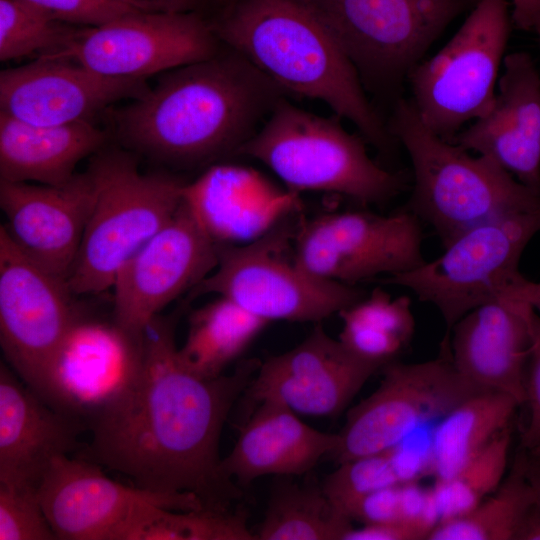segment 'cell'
Here are the masks:
<instances>
[{
  "label": "cell",
  "mask_w": 540,
  "mask_h": 540,
  "mask_svg": "<svg viewBox=\"0 0 540 540\" xmlns=\"http://www.w3.org/2000/svg\"><path fill=\"white\" fill-rule=\"evenodd\" d=\"M97 463L69 455L56 458L38 487L44 513L61 540H121L147 505L189 511L204 507L192 494L131 487L105 475Z\"/></svg>",
  "instance_id": "2e32d148"
},
{
  "label": "cell",
  "mask_w": 540,
  "mask_h": 540,
  "mask_svg": "<svg viewBox=\"0 0 540 540\" xmlns=\"http://www.w3.org/2000/svg\"><path fill=\"white\" fill-rule=\"evenodd\" d=\"M524 474L530 484L535 504L540 508V448L525 450L520 448Z\"/></svg>",
  "instance_id": "60d3db41"
},
{
  "label": "cell",
  "mask_w": 540,
  "mask_h": 540,
  "mask_svg": "<svg viewBox=\"0 0 540 540\" xmlns=\"http://www.w3.org/2000/svg\"><path fill=\"white\" fill-rule=\"evenodd\" d=\"M511 23L507 0H479L448 43L409 73L410 101L440 138L452 141L492 108Z\"/></svg>",
  "instance_id": "9c48e42d"
},
{
  "label": "cell",
  "mask_w": 540,
  "mask_h": 540,
  "mask_svg": "<svg viewBox=\"0 0 540 540\" xmlns=\"http://www.w3.org/2000/svg\"><path fill=\"white\" fill-rule=\"evenodd\" d=\"M121 540H257L244 510L201 508L171 510L145 506L130 522Z\"/></svg>",
  "instance_id": "1f68e13d"
},
{
  "label": "cell",
  "mask_w": 540,
  "mask_h": 540,
  "mask_svg": "<svg viewBox=\"0 0 540 540\" xmlns=\"http://www.w3.org/2000/svg\"><path fill=\"white\" fill-rule=\"evenodd\" d=\"M168 12H197L206 0H147Z\"/></svg>",
  "instance_id": "ee69618b"
},
{
  "label": "cell",
  "mask_w": 540,
  "mask_h": 540,
  "mask_svg": "<svg viewBox=\"0 0 540 540\" xmlns=\"http://www.w3.org/2000/svg\"><path fill=\"white\" fill-rule=\"evenodd\" d=\"M352 520L322 486L281 482L271 492L257 540H343Z\"/></svg>",
  "instance_id": "f546056e"
},
{
  "label": "cell",
  "mask_w": 540,
  "mask_h": 540,
  "mask_svg": "<svg viewBox=\"0 0 540 540\" xmlns=\"http://www.w3.org/2000/svg\"><path fill=\"white\" fill-rule=\"evenodd\" d=\"M268 323L219 296L190 313L185 341L178 348L179 362L199 378H216Z\"/></svg>",
  "instance_id": "83f0119b"
},
{
  "label": "cell",
  "mask_w": 540,
  "mask_h": 540,
  "mask_svg": "<svg viewBox=\"0 0 540 540\" xmlns=\"http://www.w3.org/2000/svg\"><path fill=\"white\" fill-rule=\"evenodd\" d=\"M388 129L412 165L413 188L404 208L431 226L443 247L477 225L540 205L539 191L494 160L471 156L430 131L411 101H398Z\"/></svg>",
  "instance_id": "277c9868"
},
{
  "label": "cell",
  "mask_w": 540,
  "mask_h": 540,
  "mask_svg": "<svg viewBox=\"0 0 540 540\" xmlns=\"http://www.w3.org/2000/svg\"><path fill=\"white\" fill-rule=\"evenodd\" d=\"M528 304L540 314V282H533L528 294Z\"/></svg>",
  "instance_id": "f6af8a7d"
},
{
  "label": "cell",
  "mask_w": 540,
  "mask_h": 540,
  "mask_svg": "<svg viewBox=\"0 0 540 540\" xmlns=\"http://www.w3.org/2000/svg\"><path fill=\"white\" fill-rule=\"evenodd\" d=\"M285 94L228 48L164 72L145 95L107 113L125 149L171 167L196 168L237 155Z\"/></svg>",
  "instance_id": "7a4b0ae2"
},
{
  "label": "cell",
  "mask_w": 540,
  "mask_h": 540,
  "mask_svg": "<svg viewBox=\"0 0 540 540\" xmlns=\"http://www.w3.org/2000/svg\"><path fill=\"white\" fill-rule=\"evenodd\" d=\"M38 489L0 484V540H56Z\"/></svg>",
  "instance_id": "d590c367"
},
{
  "label": "cell",
  "mask_w": 540,
  "mask_h": 540,
  "mask_svg": "<svg viewBox=\"0 0 540 540\" xmlns=\"http://www.w3.org/2000/svg\"><path fill=\"white\" fill-rule=\"evenodd\" d=\"M502 68L492 108L451 142L540 192V72L526 52L505 55Z\"/></svg>",
  "instance_id": "44dd1931"
},
{
  "label": "cell",
  "mask_w": 540,
  "mask_h": 540,
  "mask_svg": "<svg viewBox=\"0 0 540 540\" xmlns=\"http://www.w3.org/2000/svg\"><path fill=\"white\" fill-rule=\"evenodd\" d=\"M96 194L89 165L57 186L0 180L1 225L28 258L67 282Z\"/></svg>",
  "instance_id": "ac0fdd59"
},
{
  "label": "cell",
  "mask_w": 540,
  "mask_h": 540,
  "mask_svg": "<svg viewBox=\"0 0 540 540\" xmlns=\"http://www.w3.org/2000/svg\"><path fill=\"white\" fill-rule=\"evenodd\" d=\"M77 27L25 0H0V60L52 54L66 44Z\"/></svg>",
  "instance_id": "836d02e7"
},
{
  "label": "cell",
  "mask_w": 540,
  "mask_h": 540,
  "mask_svg": "<svg viewBox=\"0 0 540 540\" xmlns=\"http://www.w3.org/2000/svg\"><path fill=\"white\" fill-rule=\"evenodd\" d=\"M107 133L91 121L34 125L0 112V180L62 185L79 162L106 143Z\"/></svg>",
  "instance_id": "484cf974"
},
{
  "label": "cell",
  "mask_w": 540,
  "mask_h": 540,
  "mask_svg": "<svg viewBox=\"0 0 540 540\" xmlns=\"http://www.w3.org/2000/svg\"><path fill=\"white\" fill-rule=\"evenodd\" d=\"M89 166L97 194L67 279L75 296L112 288L120 268L175 214L187 183L165 172H141L136 154L125 148L103 147Z\"/></svg>",
  "instance_id": "8992f818"
},
{
  "label": "cell",
  "mask_w": 540,
  "mask_h": 540,
  "mask_svg": "<svg viewBox=\"0 0 540 540\" xmlns=\"http://www.w3.org/2000/svg\"><path fill=\"white\" fill-rule=\"evenodd\" d=\"M298 194L278 189L258 171L213 164L186 183L185 202L218 244L249 243L284 216L300 209Z\"/></svg>",
  "instance_id": "cb8c5ba5"
},
{
  "label": "cell",
  "mask_w": 540,
  "mask_h": 540,
  "mask_svg": "<svg viewBox=\"0 0 540 540\" xmlns=\"http://www.w3.org/2000/svg\"><path fill=\"white\" fill-rule=\"evenodd\" d=\"M379 387L350 409L331 458L337 463L391 450L413 430L443 417L469 396L484 391L455 369L447 343L438 357L420 363L391 362Z\"/></svg>",
  "instance_id": "7c38bea8"
},
{
  "label": "cell",
  "mask_w": 540,
  "mask_h": 540,
  "mask_svg": "<svg viewBox=\"0 0 540 540\" xmlns=\"http://www.w3.org/2000/svg\"><path fill=\"white\" fill-rule=\"evenodd\" d=\"M340 119L316 115L282 98L237 155L263 163L298 195L328 192L361 205L388 202L405 188L404 175L374 162L365 138L349 133Z\"/></svg>",
  "instance_id": "5b68a950"
},
{
  "label": "cell",
  "mask_w": 540,
  "mask_h": 540,
  "mask_svg": "<svg viewBox=\"0 0 540 540\" xmlns=\"http://www.w3.org/2000/svg\"><path fill=\"white\" fill-rule=\"evenodd\" d=\"M532 30L537 34L539 45H540V14L535 19Z\"/></svg>",
  "instance_id": "bcb514c9"
},
{
  "label": "cell",
  "mask_w": 540,
  "mask_h": 540,
  "mask_svg": "<svg viewBox=\"0 0 540 540\" xmlns=\"http://www.w3.org/2000/svg\"><path fill=\"white\" fill-rule=\"evenodd\" d=\"M530 305L500 298L459 319L442 342L448 343L457 372L481 390L498 391L525 404L530 353Z\"/></svg>",
  "instance_id": "603a6c76"
},
{
  "label": "cell",
  "mask_w": 540,
  "mask_h": 540,
  "mask_svg": "<svg viewBox=\"0 0 540 540\" xmlns=\"http://www.w3.org/2000/svg\"><path fill=\"white\" fill-rule=\"evenodd\" d=\"M518 402L510 395L479 391L439 419L430 440V472L445 481L469 464L511 420Z\"/></svg>",
  "instance_id": "4316f807"
},
{
  "label": "cell",
  "mask_w": 540,
  "mask_h": 540,
  "mask_svg": "<svg viewBox=\"0 0 540 540\" xmlns=\"http://www.w3.org/2000/svg\"><path fill=\"white\" fill-rule=\"evenodd\" d=\"M149 88L146 79L112 78L71 60L37 58L0 72V112L34 125L91 121Z\"/></svg>",
  "instance_id": "d6986e66"
},
{
  "label": "cell",
  "mask_w": 540,
  "mask_h": 540,
  "mask_svg": "<svg viewBox=\"0 0 540 540\" xmlns=\"http://www.w3.org/2000/svg\"><path fill=\"white\" fill-rule=\"evenodd\" d=\"M338 465L335 471L327 475L322 488L331 502L346 516L348 510L364 496L401 483L391 450L358 457Z\"/></svg>",
  "instance_id": "e575fe53"
},
{
  "label": "cell",
  "mask_w": 540,
  "mask_h": 540,
  "mask_svg": "<svg viewBox=\"0 0 540 540\" xmlns=\"http://www.w3.org/2000/svg\"><path fill=\"white\" fill-rule=\"evenodd\" d=\"M540 448V447H539ZM537 449V448H536Z\"/></svg>",
  "instance_id": "7dc6e473"
},
{
  "label": "cell",
  "mask_w": 540,
  "mask_h": 540,
  "mask_svg": "<svg viewBox=\"0 0 540 540\" xmlns=\"http://www.w3.org/2000/svg\"><path fill=\"white\" fill-rule=\"evenodd\" d=\"M182 309L154 317L143 331L141 369L127 389L87 425L76 456L115 470L135 486L192 494L205 508L230 509L242 496L221 468L223 426L260 361L203 379L179 362L175 340Z\"/></svg>",
  "instance_id": "6da1fadb"
},
{
  "label": "cell",
  "mask_w": 540,
  "mask_h": 540,
  "mask_svg": "<svg viewBox=\"0 0 540 540\" xmlns=\"http://www.w3.org/2000/svg\"><path fill=\"white\" fill-rule=\"evenodd\" d=\"M422 222L405 208L391 215L368 210L322 213L298 221L294 248L299 263L325 280L357 286L423 264Z\"/></svg>",
  "instance_id": "8fae6325"
},
{
  "label": "cell",
  "mask_w": 540,
  "mask_h": 540,
  "mask_svg": "<svg viewBox=\"0 0 540 540\" xmlns=\"http://www.w3.org/2000/svg\"><path fill=\"white\" fill-rule=\"evenodd\" d=\"M530 353L525 377V403L529 419L520 431V447L533 450L540 447V314L532 307L527 311Z\"/></svg>",
  "instance_id": "74e56055"
},
{
  "label": "cell",
  "mask_w": 540,
  "mask_h": 540,
  "mask_svg": "<svg viewBox=\"0 0 540 540\" xmlns=\"http://www.w3.org/2000/svg\"><path fill=\"white\" fill-rule=\"evenodd\" d=\"M299 211L249 243L218 244L217 266L190 298L217 294L268 322H319L362 299L366 293L359 287L322 279L299 263L294 248Z\"/></svg>",
  "instance_id": "52a82bcc"
},
{
  "label": "cell",
  "mask_w": 540,
  "mask_h": 540,
  "mask_svg": "<svg viewBox=\"0 0 540 540\" xmlns=\"http://www.w3.org/2000/svg\"><path fill=\"white\" fill-rule=\"evenodd\" d=\"M512 23L520 30H532L535 19L540 14V0H512Z\"/></svg>",
  "instance_id": "b9f144b4"
},
{
  "label": "cell",
  "mask_w": 540,
  "mask_h": 540,
  "mask_svg": "<svg viewBox=\"0 0 540 540\" xmlns=\"http://www.w3.org/2000/svg\"><path fill=\"white\" fill-rule=\"evenodd\" d=\"M377 370L318 324L299 345L261 362L246 392L254 402L277 401L296 414L335 417Z\"/></svg>",
  "instance_id": "ffe728a7"
},
{
  "label": "cell",
  "mask_w": 540,
  "mask_h": 540,
  "mask_svg": "<svg viewBox=\"0 0 540 540\" xmlns=\"http://www.w3.org/2000/svg\"><path fill=\"white\" fill-rule=\"evenodd\" d=\"M67 24L95 27L120 17L145 12L162 11L147 0H25Z\"/></svg>",
  "instance_id": "8d00e7d4"
},
{
  "label": "cell",
  "mask_w": 540,
  "mask_h": 540,
  "mask_svg": "<svg viewBox=\"0 0 540 540\" xmlns=\"http://www.w3.org/2000/svg\"><path fill=\"white\" fill-rule=\"evenodd\" d=\"M428 532L406 522L364 524L352 528L343 540H427Z\"/></svg>",
  "instance_id": "ab89813d"
},
{
  "label": "cell",
  "mask_w": 540,
  "mask_h": 540,
  "mask_svg": "<svg viewBox=\"0 0 540 540\" xmlns=\"http://www.w3.org/2000/svg\"><path fill=\"white\" fill-rule=\"evenodd\" d=\"M338 443V433L316 430L282 403L264 400L243 425L231 452L222 458L221 468L242 486L265 475H301L323 457H331Z\"/></svg>",
  "instance_id": "d4e9b609"
},
{
  "label": "cell",
  "mask_w": 540,
  "mask_h": 540,
  "mask_svg": "<svg viewBox=\"0 0 540 540\" xmlns=\"http://www.w3.org/2000/svg\"><path fill=\"white\" fill-rule=\"evenodd\" d=\"M512 425L500 431L460 472L445 481H435L440 522L474 509L501 484L511 442Z\"/></svg>",
  "instance_id": "d6a6232c"
},
{
  "label": "cell",
  "mask_w": 540,
  "mask_h": 540,
  "mask_svg": "<svg viewBox=\"0 0 540 540\" xmlns=\"http://www.w3.org/2000/svg\"><path fill=\"white\" fill-rule=\"evenodd\" d=\"M514 540H540V508L533 504L521 520Z\"/></svg>",
  "instance_id": "7bdbcfd3"
},
{
  "label": "cell",
  "mask_w": 540,
  "mask_h": 540,
  "mask_svg": "<svg viewBox=\"0 0 540 540\" xmlns=\"http://www.w3.org/2000/svg\"><path fill=\"white\" fill-rule=\"evenodd\" d=\"M338 340L356 358L382 369L408 347L415 318L408 296L393 298L377 287L339 313Z\"/></svg>",
  "instance_id": "f1b7e54d"
},
{
  "label": "cell",
  "mask_w": 540,
  "mask_h": 540,
  "mask_svg": "<svg viewBox=\"0 0 540 540\" xmlns=\"http://www.w3.org/2000/svg\"><path fill=\"white\" fill-rule=\"evenodd\" d=\"M142 360L143 334L82 312L50 365L44 401L87 428L136 378Z\"/></svg>",
  "instance_id": "e0dca14e"
},
{
  "label": "cell",
  "mask_w": 540,
  "mask_h": 540,
  "mask_svg": "<svg viewBox=\"0 0 540 540\" xmlns=\"http://www.w3.org/2000/svg\"><path fill=\"white\" fill-rule=\"evenodd\" d=\"M534 494L523 470L521 455L499 487L468 513L439 522L427 540H514Z\"/></svg>",
  "instance_id": "4dcf8cb0"
},
{
  "label": "cell",
  "mask_w": 540,
  "mask_h": 540,
  "mask_svg": "<svg viewBox=\"0 0 540 540\" xmlns=\"http://www.w3.org/2000/svg\"><path fill=\"white\" fill-rule=\"evenodd\" d=\"M539 232L540 205L477 225L454 238L437 258L381 282L405 287L435 306L447 336L474 308L515 298L527 279L519 270L522 253Z\"/></svg>",
  "instance_id": "ba28073f"
},
{
  "label": "cell",
  "mask_w": 540,
  "mask_h": 540,
  "mask_svg": "<svg viewBox=\"0 0 540 540\" xmlns=\"http://www.w3.org/2000/svg\"><path fill=\"white\" fill-rule=\"evenodd\" d=\"M65 280L28 258L0 226V345L5 362L44 400L53 358L83 312Z\"/></svg>",
  "instance_id": "5bb4252c"
},
{
  "label": "cell",
  "mask_w": 540,
  "mask_h": 540,
  "mask_svg": "<svg viewBox=\"0 0 540 540\" xmlns=\"http://www.w3.org/2000/svg\"><path fill=\"white\" fill-rule=\"evenodd\" d=\"M328 28L358 74L409 75L445 28L479 0H302Z\"/></svg>",
  "instance_id": "30bf717a"
},
{
  "label": "cell",
  "mask_w": 540,
  "mask_h": 540,
  "mask_svg": "<svg viewBox=\"0 0 540 540\" xmlns=\"http://www.w3.org/2000/svg\"><path fill=\"white\" fill-rule=\"evenodd\" d=\"M218 44L211 24L197 12L145 11L78 26L61 49L40 58L71 60L112 78L146 79L211 58Z\"/></svg>",
  "instance_id": "4fadbf2b"
},
{
  "label": "cell",
  "mask_w": 540,
  "mask_h": 540,
  "mask_svg": "<svg viewBox=\"0 0 540 540\" xmlns=\"http://www.w3.org/2000/svg\"><path fill=\"white\" fill-rule=\"evenodd\" d=\"M85 424L40 398L0 362V484L38 489L52 462L78 452Z\"/></svg>",
  "instance_id": "7402d4cb"
},
{
  "label": "cell",
  "mask_w": 540,
  "mask_h": 540,
  "mask_svg": "<svg viewBox=\"0 0 540 540\" xmlns=\"http://www.w3.org/2000/svg\"><path fill=\"white\" fill-rule=\"evenodd\" d=\"M211 27L286 94L326 103L381 153L392 151L395 139L365 96L356 68L302 0H233Z\"/></svg>",
  "instance_id": "3957f363"
},
{
  "label": "cell",
  "mask_w": 540,
  "mask_h": 540,
  "mask_svg": "<svg viewBox=\"0 0 540 540\" xmlns=\"http://www.w3.org/2000/svg\"><path fill=\"white\" fill-rule=\"evenodd\" d=\"M217 263L218 243L183 198L167 224L118 271L111 288L113 319L142 335L163 308L190 292Z\"/></svg>",
  "instance_id": "9a60e30c"
},
{
  "label": "cell",
  "mask_w": 540,
  "mask_h": 540,
  "mask_svg": "<svg viewBox=\"0 0 540 540\" xmlns=\"http://www.w3.org/2000/svg\"><path fill=\"white\" fill-rule=\"evenodd\" d=\"M352 521L363 524L403 522L401 483L376 490L358 500L347 512Z\"/></svg>",
  "instance_id": "f35d334b"
}]
</instances>
